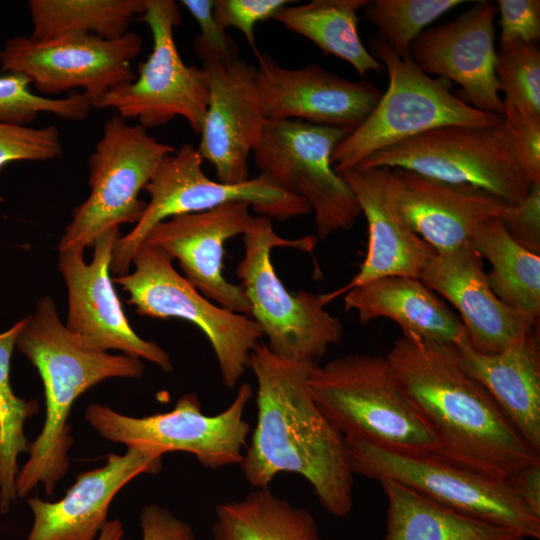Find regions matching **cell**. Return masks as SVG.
<instances>
[{"label": "cell", "instance_id": "1", "mask_svg": "<svg viewBox=\"0 0 540 540\" xmlns=\"http://www.w3.org/2000/svg\"><path fill=\"white\" fill-rule=\"evenodd\" d=\"M313 365L257 344L249 365L257 381V423L240 466L255 489L269 488L280 473L302 476L324 509L342 518L353 507L354 473L344 436L310 394Z\"/></svg>", "mask_w": 540, "mask_h": 540}, {"label": "cell", "instance_id": "2", "mask_svg": "<svg viewBox=\"0 0 540 540\" xmlns=\"http://www.w3.org/2000/svg\"><path fill=\"white\" fill-rule=\"evenodd\" d=\"M386 358L432 428L434 453L503 482L540 461L489 391L465 370L457 345L403 334Z\"/></svg>", "mask_w": 540, "mask_h": 540}, {"label": "cell", "instance_id": "3", "mask_svg": "<svg viewBox=\"0 0 540 540\" xmlns=\"http://www.w3.org/2000/svg\"><path fill=\"white\" fill-rule=\"evenodd\" d=\"M15 346L37 369L45 395V419L30 443L29 458L16 477V494L26 497L38 485L53 495L69 469L73 444L69 416L78 397L110 378H137L144 371L141 359L110 354L81 344L60 321L52 298L39 299L26 317Z\"/></svg>", "mask_w": 540, "mask_h": 540}, {"label": "cell", "instance_id": "4", "mask_svg": "<svg viewBox=\"0 0 540 540\" xmlns=\"http://www.w3.org/2000/svg\"><path fill=\"white\" fill-rule=\"evenodd\" d=\"M310 394L347 439L403 452H434L436 436L386 356L351 354L309 371Z\"/></svg>", "mask_w": 540, "mask_h": 540}, {"label": "cell", "instance_id": "5", "mask_svg": "<svg viewBox=\"0 0 540 540\" xmlns=\"http://www.w3.org/2000/svg\"><path fill=\"white\" fill-rule=\"evenodd\" d=\"M244 256L236 274L250 305V314L266 336L275 355L302 363H314L343 336L341 321L327 312L324 294L306 290L289 292L275 272L271 250L286 246L310 251L313 237L290 240L276 234L272 220L253 217L242 235Z\"/></svg>", "mask_w": 540, "mask_h": 540}, {"label": "cell", "instance_id": "6", "mask_svg": "<svg viewBox=\"0 0 540 540\" xmlns=\"http://www.w3.org/2000/svg\"><path fill=\"white\" fill-rule=\"evenodd\" d=\"M370 53L388 73V88L332 154L336 173L357 167L372 154L427 131L445 126H492L503 116L480 111L454 95L439 79L424 73L410 55L400 57L381 39Z\"/></svg>", "mask_w": 540, "mask_h": 540}, {"label": "cell", "instance_id": "7", "mask_svg": "<svg viewBox=\"0 0 540 540\" xmlns=\"http://www.w3.org/2000/svg\"><path fill=\"white\" fill-rule=\"evenodd\" d=\"M345 440L354 475L394 481L459 513L513 529L527 539L540 538V516L511 481L495 480L434 452L395 451Z\"/></svg>", "mask_w": 540, "mask_h": 540}, {"label": "cell", "instance_id": "8", "mask_svg": "<svg viewBox=\"0 0 540 540\" xmlns=\"http://www.w3.org/2000/svg\"><path fill=\"white\" fill-rule=\"evenodd\" d=\"M203 159L192 144H183L158 165L145 190L150 200L133 229L116 242L110 270L128 273L135 250L157 223L168 218L211 210L230 202H245L261 216L279 221L311 212L301 197L282 190L264 174L242 183L226 184L207 177Z\"/></svg>", "mask_w": 540, "mask_h": 540}, {"label": "cell", "instance_id": "9", "mask_svg": "<svg viewBox=\"0 0 540 540\" xmlns=\"http://www.w3.org/2000/svg\"><path fill=\"white\" fill-rule=\"evenodd\" d=\"M381 167L472 185L507 204L521 201L533 185L503 121L492 126L436 128L380 150L355 168Z\"/></svg>", "mask_w": 540, "mask_h": 540}, {"label": "cell", "instance_id": "10", "mask_svg": "<svg viewBox=\"0 0 540 540\" xmlns=\"http://www.w3.org/2000/svg\"><path fill=\"white\" fill-rule=\"evenodd\" d=\"M135 269L112 282L129 294L127 303L151 318H180L198 327L208 339L223 384L234 388L250 365V356L263 336L252 318L215 305L172 266L159 248L142 242L132 258Z\"/></svg>", "mask_w": 540, "mask_h": 540}, {"label": "cell", "instance_id": "11", "mask_svg": "<svg viewBox=\"0 0 540 540\" xmlns=\"http://www.w3.org/2000/svg\"><path fill=\"white\" fill-rule=\"evenodd\" d=\"M175 151L140 124L129 125L118 115L106 121L88 162L90 194L74 208L58 250L84 251L108 229L136 224L146 207L140 191L160 162Z\"/></svg>", "mask_w": 540, "mask_h": 540}, {"label": "cell", "instance_id": "12", "mask_svg": "<svg viewBox=\"0 0 540 540\" xmlns=\"http://www.w3.org/2000/svg\"><path fill=\"white\" fill-rule=\"evenodd\" d=\"M348 133L300 120H266L252 152L261 174L308 203L321 240L351 229L361 214L352 189L331 160Z\"/></svg>", "mask_w": 540, "mask_h": 540}, {"label": "cell", "instance_id": "13", "mask_svg": "<svg viewBox=\"0 0 540 540\" xmlns=\"http://www.w3.org/2000/svg\"><path fill=\"white\" fill-rule=\"evenodd\" d=\"M253 395L252 386L243 383L236 397L222 412L206 415L195 393L181 396L171 411L144 417L121 414L93 403L85 419L103 438L129 447L147 448L166 454L173 451L195 456L212 470L241 463L250 425L243 414Z\"/></svg>", "mask_w": 540, "mask_h": 540}, {"label": "cell", "instance_id": "14", "mask_svg": "<svg viewBox=\"0 0 540 540\" xmlns=\"http://www.w3.org/2000/svg\"><path fill=\"white\" fill-rule=\"evenodd\" d=\"M152 34L150 55L138 64V76L97 100L92 107L114 109L124 120L135 118L145 129L162 126L175 117L184 118L200 134L209 103L206 71L181 59L174 28L181 23L172 0H147L142 14Z\"/></svg>", "mask_w": 540, "mask_h": 540}, {"label": "cell", "instance_id": "15", "mask_svg": "<svg viewBox=\"0 0 540 540\" xmlns=\"http://www.w3.org/2000/svg\"><path fill=\"white\" fill-rule=\"evenodd\" d=\"M141 50L142 39L134 32L117 39L77 33L47 40L16 36L0 51V63L3 71L27 77L45 95L81 88L92 106L136 79L130 62Z\"/></svg>", "mask_w": 540, "mask_h": 540}, {"label": "cell", "instance_id": "16", "mask_svg": "<svg viewBox=\"0 0 540 540\" xmlns=\"http://www.w3.org/2000/svg\"><path fill=\"white\" fill-rule=\"evenodd\" d=\"M120 237L119 226L102 233L93 244L94 256L89 264L84 262L83 250L59 251V271L68 290L64 325L90 349L118 350L170 372L173 365L169 354L156 342L136 334L114 289L109 272L112 252Z\"/></svg>", "mask_w": 540, "mask_h": 540}, {"label": "cell", "instance_id": "17", "mask_svg": "<svg viewBox=\"0 0 540 540\" xmlns=\"http://www.w3.org/2000/svg\"><path fill=\"white\" fill-rule=\"evenodd\" d=\"M256 57L257 94L269 121L300 120L350 133L382 95L369 81H351L317 64L289 69L267 54Z\"/></svg>", "mask_w": 540, "mask_h": 540}, {"label": "cell", "instance_id": "18", "mask_svg": "<svg viewBox=\"0 0 540 540\" xmlns=\"http://www.w3.org/2000/svg\"><path fill=\"white\" fill-rule=\"evenodd\" d=\"M496 12L491 1L475 2L456 19L420 33L410 46V57L424 73L458 84L467 104L503 116L496 77Z\"/></svg>", "mask_w": 540, "mask_h": 540}, {"label": "cell", "instance_id": "19", "mask_svg": "<svg viewBox=\"0 0 540 540\" xmlns=\"http://www.w3.org/2000/svg\"><path fill=\"white\" fill-rule=\"evenodd\" d=\"M250 209L248 203L230 202L177 215L153 226L143 242L176 259L184 277L207 299L232 312L250 314L241 286L223 274L225 243L245 233L253 219Z\"/></svg>", "mask_w": 540, "mask_h": 540}, {"label": "cell", "instance_id": "20", "mask_svg": "<svg viewBox=\"0 0 540 540\" xmlns=\"http://www.w3.org/2000/svg\"><path fill=\"white\" fill-rule=\"evenodd\" d=\"M209 103L197 148L215 169L217 181L237 184L249 178L248 158L258 144L266 119L256 84V66L245 60L205 61Z\"/></svg>", "mask_w": 540, "mask_h": 540}, {"label": "cell", "instance_id": "21", "mask_svg": "<svg viewBox=\"0 0 540 540\" xmlns=\"http://www.w3.org/2000/svg\"><path fill=\"white\" fill-rule=\"evenodd\" d=\"M419 279L456 307L468 345L480 353H499L539 326L493 293L483 258L470 245L435 253Z\"/></svg>", "mask_w": 540, "mask_h": 540}, {"label": "cell", "instance_id": "22", "mask_svg": "<svg viewBox=\"0 0 540 540\" xmlns=\"http://www.w3.org/2000/svg\"><path fill=\"white\" fill-rule=\"evenodd\" d=\"M391 189L403 223L436 253L469 245L475 230L507 204L484 189L400 168L391 169Z\"/></svg>", "mask_w": 540, "mask_h": 540}, {"label": "cell", "instance_id": "23", "mask_svg": "<svg viewBox=\"0 0 540 540\" xmlns=\"http://www.w3.org/2000/svg\"><path fill=\"white\" fill-rule=\"evenodd\" d=\"M162 457L152 449L129 447L124 454L110 453L103 466L79 473L59 501L29 497L33 525L26 540H96L109 521L113 498L138 475L158 473Z\"/></svg>", "mask_w": 540, "mask_h": 540}, {"label": "cell", "instance_id": "24", "mask_svg": "<svg viewBox=\"0 0 540 540\" xmlns=\"http://www.w3.org/2000/svg\"><path fill=\"white\" fill-rule=\"evenodd\" d=\"M339 175L352 189L368 225V247L359 272L345 286L327 293V303L351 288L386 276L420 278L435 250L412 232L395 208L391 169L352 168Z\"/></svg>", "mask_w": 540, "mask_h": 540}, {"label": "cell", "instance_id": "25", "mask_svg": "<svg viewBox=\"0 0 540 540\" xmlns=\"http://www.w3.org/2000/svg\"><path fill=\"white\" fill-rule=\"evenodd\" d=\"M459 347L465 370L493 396L527 443L540 454L539 326L495 354Z\"/></svg>", "mask_w": 540, "mask_h": 540}, {"label": "cell", "instance_id": "26", "mask_svg": "<svg viewBox=\"0 0 540 540\" xmlns=\"http://www.w3.org/2000/svg\"><path fill=\"white\" fill-rule=\"evenodd\" d=\"M344 305L356 311L363 324L387 318L403 334L457 346L468 342L460 318L418 278L386 276L368 281L347 291Z\"/></svg>", "mask_w": 540, "mask_h": 540}, {"label": "cell", "instance_id": "27", "mask_svg": "<svg viewBox=\"0 0 540 540\" xmlns=\"http://www.w3.org/2000/svg\"><path fill=\"white\" fill-rule=\"evenodd\" d=\"M379 483L388 500L384 540H528L513 529L454 511L394 481Z\"/></svg>", "mask_w": 540, "mask_h": 540}, {"label": "cell", "instance_id": "28", "mask_svg": "<svg viewBox=\"0 0 540 540\" xmlns=\"http://www.w3.org/2000/svg\"><path fill=\"white\" fill-rule=\"evenodd\" d=\"M369 0H312L286 5L273 17L290 31L313 42L324 54L348 62L364 77L381 73L384 66L364 46L359 32L358 12Z\"/></svg>", "mask_w": 540, "mask_h": 540}, {"label": "cell", "instance_id": "29", "mask_svg": "<svg viewBox=\"0 0 540 540\" xmlns=\"http://www.w3.org/2000/svg\"><path fill=\"white\" fill-rule=\"evenodd\" d=\"M214 540H322L314 516L269 488L220 503L212 526Z\"/></svg>", "mask_w": 540, "mask_h": 540}, {"label": "cell", "instance_id": "30", "mask_svg": "<svg viewBox=\"0 0 540 540\" xmlns=\"http://www.w3.org/2000/svg\"><path fill=\"white\" fill-rule=\"evenodd\" d=\"M492 270L487 274L493 293L533 323L540 318V255L517 244L497 217L480 225L469 241Z\"/></svg>", "mask_w": 540, "mask_h": 540}, {"label": "cell", "instance_id": "31", "mask_svg": "<svg viewBox=\"0 0 540 540\" xmlns=\"http://www.w3.org/2000/svg\"><path fill=\"white\" fill-rule=\"evenodd\" d=\"M147 0H30V38L47 40L64 34H92L117 39L127 33Z\"/></svg>", "mask_w": 540, "mask_h": 540}, {"label": "cell", "instance_id": "32", "mask_svg": "<svg viewBox=\"0 0 540 540\" xmlns=\"http://www.w3.org/2000/svg\"><path fill=\"white\" fill-rule=\"evenodd\" d=\"M26 323L20 320L9 330L0 333V511L7 512L17 497V459L29 452L24 424L38 411L34 400L19 398L10 383V361L16 340Z\"/></svg>", "mask_w": 540, "mask_h": 540}, {"label": "cell", "instance_id": "33", "mask_svg": "<svg viewBox=\"0 0 540 540\" xmlns=\"http://www.w3.org/2000/svg\"><path fill=\"white\" fill-rule=\"evenodd\" d=\"M462 0H373L362 9L373 24L379 39L400 57L410 55V46L425 27Z\"/></svg>", "mask_w": 540, "mask_h": 540}, {"label": "cell", "instance_id": "34", "mask_svg": "<svg viewBox=\"0 0 540 540\" xmlns=\"http://www.w3.org/2000/svg\"><path fill=\"white\" fill-rule=\"evenodd\" d=\"M30 84V79L21 74L0 75V122L26 125L43 112L78 121L86 118L92 108L83 92H70L66 98L51 99L33 93Z\"/></svg>", "mask_w": 540, "mask_h": 540}, {"label": "cell", "instance_id": "35", "mask_svg": "<svg viewBox=\"0 0 540 540\" xmlns=\"http://www.w3.org/2000/svg\"><path fill=\"white\" fill-rule=\"evenodd\" d=\"M496 77L503 105L540 118V50L537 44L514 41L499 45Z\"/></svg>", "mask_w": 540, "mask_h": 540}, {"label": "cell", "instance_id": "36", "mask_svg": "<svg viewBox=\"0 0 540 540\" xmlns=\"http://www.w3.org/2000/svg\"><path fill=\"white\" fill-rule=\"evenodd\" d=\"M62 153L60 131L55 126L33 128L0 122V169L13 161H46Z\"/></svg>", "mask_w": 540, "mask_h": 540}, {"label": "cell", "instance_id": "37", "mask_svg": "<svg viewBox=\"0 0 540 540\" xmlns=\"http://www.w3.org/2000/svg\"><path fill=\"white\" fill-rule=\"evenodd\" d=\"M215 0H182L181 4L197 22L200 33L195 37L194 48L202 62H230L238 59L237 43L217 23L214 14Z\"/></svg>", "mask_w": 540, "mask_h": 540}, {"label": "cell", "instance_id": "38", "mask_svg": "<svg viewBox=\"0 0 540 540\" xmlns=\"http://www.w3.org/2000/svg\"><path fill=\"white\" fill-rule=\"evenodd\" d=\"M293 3L289 0H215L213 14L217 23L225 30L228 27L238 29L257 56L255 26L273 19L283 7Z\"/></svg>", "mask_w": 540, "mask_h": 540}, {"label": "cell", "instance_id": "39", "mask_svg": "<svg viewBox=\"0 0 540 540\" xmlns=\"http://www.w3.org/2000/svg\"><path fill=\"white\" fill-rule=\"evenodd\" d=\"M497 218L517 244L540 255V182L518 203L505 204Z\"/></svg>", "mask_w": 540, "mask_h": 540}, {"label": "cell", "instance_id": "40", "mask_svg": "<svg viewBox=\"0 0 540 540\" xmlns=\"http://www.w3.org/2000/svg\"><path fill=\"white\" fill-rule=\"evenodd\" d=\"M503 124L531 182H540V118L505 106Z\"/></svg>", "mask_w": 540, "mask_h": 540}, {"label": "cell", "instance_id": "41", "mask_svg": "<svg viewBox=\"0 0 540 540\" xmlns=\"http://www.w3.org/2000/svg\"><path fill=\"white\" fill-rule=\"evenodd\" d=\"M500 13V42L504 45L514 41L537 44L540 38L539 0H497Z\"/></svg>", "mask_w": 540, "mask_h": 540}, {"label": "cell", "instance_id": "42", "mask_svg": "<svg viewBox=\"0 0 540 540\" xmlns=\"http://www.w3.org/2000/svg\"><path fill=\"white\" fill-rule=\"evenodd\" d=\"M142 540H195L192 527L157 504L143 507L140 514Z\"/></svg>", "mask_w": 540, "mask_h": 540}, {"label": "cell", "instance_id": "43", "mask_svg": "<svg viewBox=\"0 0 540 540\" xmlns=\"http://www.w3.org/2000/svg\"><path fill=\"white\" fill-rule=\"evenodd\" d=\"M510 481L524 503L540 516V461L525 467Z\"/></svg>", "mask_w": 540, "mask_h": 540}, {"label": "cell", "instance_id": "44", "mask_svg": "<svg viewBox=\"0 0 540 540\" xmlns=\"http://www.w3.org/2000/svg\"><path fill=\"white\" fill-rule=\"evenodd\" d=\"M124 535L123 524L119 519L107 522L96 540H121Z\"/></svg>", "mask_w": 540, "mask_h": 540}]
</instances>
